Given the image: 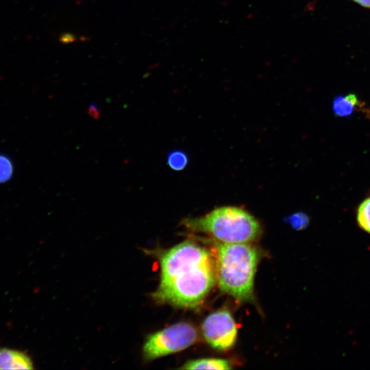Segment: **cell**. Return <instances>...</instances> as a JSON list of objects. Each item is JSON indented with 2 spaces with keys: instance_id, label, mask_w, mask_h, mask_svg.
Returning a JSON list of instances; mask_svg holds the SVG:
<instances>
[{
  "instance_id": "1",
  "label": "cell",
  "mask_w": 370,
  "mask_h": 370,
  "mask_svg": "<svg viewBox=\"0 0 370 370\" xmlns=\"http://www.w3.org/2000/svg\"><path fill=\"white\" fill-rule=\"evenodd\" d=\"M158 255L160 280L151 295L158 304L196 308L217 283L215 256L193 240Z\"/></svg>"
},
{
  "instance_id": "2",
  "label": "cell",
  "mask_w": 370,
  "mask_h": 370,
  "mask_svg": "<svg viewBox=\"0 0 370 370\" xmlns=\"http://www.w3.org/2000/svg\"><path fill=\"white\" fill-rule=\"evenodd\" d=\"M217 284L238 301L254 299V278L262 251L251 243H223L214 240Z\"/></svg>"
},
{
  "instance_id": "3",
  "label": "cell",
  "mask_w": 370,
  "mask_h": 370,
  "mask_svg": "<svg viewBox=\"0 0 370 370\" xmlns=\"http://www.w3.org/2000/svg\"><path fill=\"white\" fill-rule=\"evenodd\" d=\"M182 224L193 232L206 234L223 243H252L262 232L256 218L237 206L216 208L204 216L184 219Z\"/></svg>"
},
{
  "instance_id": "4",
  "label": "cell",
  "mask_w": 370,
  "mask_h": 370,
  "mask_svg": "<svg viewBox=\"0 0 370 370\" xmlns=\"http://www.w3.org/2000/svg\"><path fill=\"white\" fill-rule=\"evenodd\" d=\"M198 338L197 329L188 322H178L147 336L143 347L146 361L186 349Z\"/></svg>"
},
{
  "instance_id": "5",
  "label": "cell",
  "mask_w": 370,
  "mask_h": 370,
  "mask_svg": "<svg viewBox=\"0 0 370 370\" xmlns=\"http://www.w3.org/2000/svg\"><path fill=\"white\" fill-rule=\"evenodd\" d=\"M206 341L214 349L226 351L231 349L237 338V326L227 309H220L206 317L201 325Z\"/></svg>"
},
{
  "instance_id": "6",
  "label": "cell",
  "mask_w": 370,
  "mask_h": 370,
  "mask_svg": "<svg viewBox=\"0 0 370 370\" xmlns=\"http://www.w3.org/2000/svg\"><path fill=\"white\" fill-rule=\"evenodd\" d=\"M34 369L33 362L25 352L7 347H0V370Z\"/></svg>"
},
{
  "instance_id": "7",
  "label": "cell",
  "mask_w": 370,
  "mask_h": 370,
  "mask_svg": "<svg viewBox=\"0 0 370 370\" xmlns=\"http://www.w3.org/2000/svg\"><path fill=\"white\" fill-rule=\"evenodd\" d=\"M182 369H231L232 367L230 362L221 358H201L190 360L186 362L182 367Z\"/></svg>"
},
{
  "instance_id": "8",
  "label": "cell",
  "mask_w": 370,
  "mask_h": 370,
  "mask_svg": "<svg viewBox=\"0 0 370 370\" xmlns=\"http://www.w3.org/2000/svg\"><path fill=\"white\" fill-rule=\"evenodd\" d=\"M358 103L359 101L356 96L354 94H349L336 97L333 101L332 108L337 116H347L354 112Z\"/></svg>"
},
{
  "instance_id": "9",
  "label": "cell",
  "mask_w": 370,
  "mask_h": 370,
  "mask_svg": "<svg viewBox=\"0 0 370 370\" xmlns=\"http://www.w3.org/2000/svg\"><path fill=\"white\" fill-rule=\"evenodd\" d=\"M356 221L360 229L370 234V196L358 205L356 211Z\"/></svg>"
},
{
  "instance_id": "10",
  "label": "cell",
  "mask_w": 370,
  "mask_h": 370,
  "mask_svg": "<svg viewBox=\"0 0 370 370\" xmlns=\"http://www.w3.org/2000/svg\"><path fill=\"white\" fill-rule=\"evenodd\" d=\"M167 164L175 171H182L187 165L188 158L182 150H173L169 152L166 158Z\"/></svg>"
},
{
  "instance_id": "11",
  "label": "cell",
  "mask_w": 370,
  "mask_h": 370,
  "mask_svg": "<svg viewBox=\"0 0 370 370\" xmlns=\"http://www.w3.org/2000/svg\"><path fill=\"white\" fill-rule=\"evenodd\" d=\"M13 173V166L10 159L5 156L0 155V183L10 180Z\"/></svg>"
},
{
  "instance_id": "12",
  "label": "cell",
  "mask_w": 370,
  "mask_h": 370,
  "mask_svg": "<svg viewBox=\"0 0 370 370\" xmlns=\"http://www.w3.org/2000/svg\"><path fill=\"white\" fill-rule=\"evenodd\" d=\"M288 221L293 228L300 230L308 225L309 219L304 213L297 212L291 215L288 219Z\"/></svg>"
},
{
  "instance_id": "13",
  "label": "cell",
  "mask_w": 370,
  "mask_h": 370,
  "mask_svg": "<svg viewBox=\"0 0 370 370\" xmlns=\"http://www.w3.org/2000/svg\"><path fill=\"white\" fill-rule=\"evenodd\" d=\"M88 112L89 115L93 119H99L101 116L100 111L98 109L97 106L93 103L90 104L88 109Z\"/></svg>"
},
{
  "instance_id": "14",
  "label": "cell",
  "mask_w": 370,
  "mask_h": 370,
  "mask_svg": "<svg viewBox=\"0 0 370 370\" xmlns=\"http://www.w3.org/2000/svg\"><path fill=\"white\" fill-rule=\"evenodd\" d=\"M75 40V37L73 34H71L70 33H65L63 34L60 37V41L64 44H68L72 42H74Z\"/></svg>"
},
{
  "instance_id": "15",
  "label": "cell",
  "mask_w": 370,
  "mask_h": 370,
  "mask_svg": "<svg viewBox=\"0 0 370 370\" xmlns=\"http://www.w3.org/2000/svg\"><path fill=\"white\" fill-rule=\"evenodd\" d=\"M362 6L370 8V0H354Z\"/></svg>"
}]
</instances>
